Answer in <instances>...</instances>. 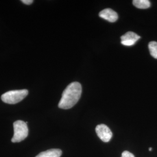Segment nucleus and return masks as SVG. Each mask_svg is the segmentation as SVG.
<instances>
[{"label": "nucleus", "instance_id": "obj_5", "mask_svg": "<svg viewBox=\"0 0 157 157\" xmlns=\"http://www.w3.org/2000/svg\"><path fill=\"white\" fill-rule=\"evenodd\" d=\"M121 44L125 46H132L140 39V36L132 32H128L121 36Z\"/></svg>", "mask_w": 157, "mask_h": 157}, {"label": "nucleus", "instance_id": "obj_12", "mask_svg": "<svg viewBox=\"0 0 157 157\" xmlns=\"http://www.w3.org/2000/svg\"><path fill=\"white\" fill-rule=\"evenodd\" d=\"M148 150H149V151H151V150H152L151 147H150V148H149V149H148Z\"/></svg>", "mask_w": 157, "mask_h": 157}, {"label": "nucleus", "instance_id": "obj_9", "mask_svg": "<svg viewBox=\"0 0 157 157\" xmlns=\"http://www.w3.org/2000/svg\"><path fill=\"white\" fill-rule=\"evenodd\" d=\"M150 54L153 58L157 59V42L151 41L148 44Z\"/></svg>", "mask_w": 157, "mask_h": 157}, {"label": "nucleus", "instance_id": "obj_4", "mask_svg": "<svg viewBox=\"0 0 157 157\" xmlns=\"http://www.w3.org/2000/svg\"><path fill=\"white\" fill-rule=\"evenodd\" d=\"M96 133L101 140L108 143L112 139V132L110 129L104 124H100L97 126L95 128Z\"/></svg>", "mask_w": 157, "mask_h": 157}, {"label": "nucleus", "instance_id": "obj_2", "mask_svg": "<svg viewBox=\"0 0 157 157\" xmlns=\"http://www.w3.org/2000/svg\"><path fill=\"white\" fill-rule=\"evenodd\" d=\"M28 93V90L26 89L11 90L1 95V100L6 104H15L23 100Z\"/></svg>", "mask_w": 157, "mask_h": 157}, {"label": "nucleus", "instance_id": "obj_6", "mask_svg": "<svg viewBox=\"0 0 157 157\" xmlns=\"http://www.w3.org/2000/svg\"><path fill=\"white\" fill-rule=\"evenodd\" d=\"M99 16L110 22H115L118 19L117 13L110 8H107L101 11L99 13Z\"/></svg>", "mask_w": 157, "mask_h": 157}, {"label": "nucleus", "instance_id": "obj_11", "mask_svg": "<svg viewBox=\"0 0 157 157\" xmlns=\"http://www.w3.org/2000/svg\"><path fill=\"white\" fill-rule=\"evenodd\" d=\"M23 4L26 5H30L33 2V0H22L21 1Z\"/></svg>", "mask_w": 157, "mask_h": 157}, {"label": "nucleus", "instance_id": "obj_8", "mask_svg": "<svg viewBox=\"0 0 157 157\" xmlns=\"http://www.w3.org/2000/svg\"><path fill=\"white\" fill-rule=\"evenodd\" d=\"M133 4L139 9H147L151 6V3L148 0H134Z\"/></svg>", "mask_w": 157, "mask_h": 157}, {"label": "nucleus", "instance_id": "obj_3", "mask_svg": "<svg viewBox=\"0 0 157 157\" xmlns=\"http://www.w3.org/2000/svg\"><path fill=\"white\" fill-rule=\"evenodd\" d=\"M14 135L12 138V143H19L25 140L28 136L29 130L27 122L23 121H17L13 124Z\"/></svg>", "mask_w": 157, "mask_h": 157}, {"label": "nucleus", "instance_id": "obj_7", "mask_svg": "<svg viewBox=\"0 0 157 157\" xmlns=\"http://www.w3.org/2000/svg\"><path fill=\"white\" fill-rule=\"evenodd\" d=\"M62 152L60 149H50L41 152L36 157H60Z\"/></svg>", "mask_w": 157, "mask_h": 157}, {"label": "nucleus", "instance_id": "obj_10", "mask_svg": "<svg viewBox=\"0 0 157 157\" xmlns=\"http://www.w3.org/2000/svg\"><path fill=\"white\" fill-rule=\"evenodd\" d=\"M121 157H135V155L129 151H124L122 154Z\"/></svg>", "mask_w": 157, "mask_h": 157}, {"label": "nucleus", "instance_id": "obj_1", "mask_svg": "<svg viewBox=\"0 0 157 157\" xmlns=\"http://www.w3.org/2000/svg\"><path fill=\"white\" fill-rule=\"evenodd\" d=\"M82 91V86L78 82H75L69 84L62 93L58 107L63 109L72 108L79 100Z\"/></svg>", "mask_w": 157, "mask_h": 157}]
</instances>
